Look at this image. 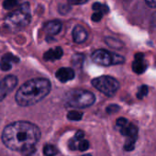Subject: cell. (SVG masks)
<instances>
[{"instance_id":"cell-3","label":"cell","mask_w":156,"mask_h":156,"mask_svg":"<svg viewBox=\"0 0 156 156\" xmlns=\"http://www.w3.org/2000/svg\"><path fill=\"white\" fill-rule=\"evenodd\" d=\"M31 20L29 3H23L20 9L9 14L5 19V26L11 31H17L27 27Z\"/></svg>"},{"instance_id":"cell-2","label":"cell","mask_w":156,"mask_h":156,"mask_svg":"<svg viewBox=\"0 0 156 156\" xmlns=\"http://www.w3.org/2000/svg\"><path fill=\"white\" fill-rule=\"evenodd\" d=\"M51 82L45 78H34L24 83L16 93V102L21 107L33 106L49 95Z\"/></svg>"},{"instance_id":"cell-14","label":"cell","mask_w":156,"mask_h":156,"mask_svg":"<svg viewBox=\"0 0 156 156\" xmlns=\"http://www.w3.org/2000/svg\"><path fill=\"white\" fill-rule=\"evenodd\" d=\"M10 92H11V89L7 85L5 78H3V79L0 80V102H1L7 97V95L9 94Z\"/></svg>"},{"instance_id":"cell-18","label":"cell","mask_w":156,"mask_h":156,"mask_svg":"<svg viewBox=\"0 0 156 156\" xmlns=\"http://www.w3.org/2000/svg\"><path fill=\"white\" fill-rule=\"evenodd\" d=\"M18 2L19 0H5L3 3V7L6 9H11L18 5Z\"/></svg>"},{"instance_id":"cell-16","label":"cell","mask_w":156,"mask_h":156,"mask_svg":"<svg viewBox=\"0 0 156 156\" xmlns=\"http://www.w3.org/2000/svg\"><path fill=\"white\" fill-rule=\"evenodd\" d=\"M105 41H106V43H107L108 46H110V47H112V48H114V49H120V48L122 47V42H121L120 41H119L118 39L108 37V38H107Z\"/></svg>"},{"instance_id":"cell-19","label":"cell","mask_w":156,"mask_h":156,"mask_svg":"<svg viewBox=\"0 0 156 156\" xmlns=\"http://www.w3.org/2000/svg\"><path fill=\"white\" fill-rule=\"evenodd\" d=\"M89 148V142L87 140H81L79 142H78V146H77V150H79L81 151H85Z\"/></svg>"},{"instance_id":"cell-12","label":"cell","mask_w":156,"mask_h":156,"mask_svg":"<svg viewBox=\"0 0 156 156\" xmlns=\"http://www.w3.org/2000/svg\"><path fill=\"white\" fill-rule=\"evenodd\" d=\"M61 29H62V23L59 20L49 21L43 27V30L47 34L48 37L54 36V35L58 34L60 32Z\"/></svg>"},{"instance_id":"cell-5","label":"cell","mask_w":156,"mask_h":156,"mask_svg":"<svg viewBox=\"0 0 156 156\" xmlns=\"http://www.w3.org/2000/svg\"><path fill=\"white\" fill-rule=\"evenodd\" d=\"M116 125L119 130L120 131V133L124 135L125 137H127L124 149L128 151H132L134 149L135 142L138 138L137 127L134 124L129 122V120L124 118H119V119H117Z\"/></svg>"},{"instance_id":"cell-4","label":"cell","mask_w":156,"mask_h":156,"mask_svg":"<svg viewBox=\"0 0 156 156\" xmlns=\"http://www.w3.org/2000/svg\"><path fill=\"white\" fill-rule=\"evenodd\" d=\"M96 98L93 93L83 89L70 91L65 97L66 106L74 108H86L95 103Z\"/></svg>"},{"instance_id":"cell-28","label":"cell","mask_w":156,"mask_h":156,"mask_svg":"<svg viewBox=\"0 0 156 156\" xmlns=\"http://www.w3.org/2000/svg\"><path fill=\"white\" fill-rule=\"evenodd\" d=\"M85 156H90V155H85Z\"/></svg>"},{"instance_id":"cell-15","label":"cell","mask_w":156,"mask_h":156,"mask_svg":"<svg viewBox=\"0 0 156 156\" xmlns=\"http://www.w3.org/2000/svg\"><path fill=\"white\" fill-rule=\"evenodd\" d=\"M43 153L45 156H55L58 153V149L51 144H46L43 148Z\"/></svg>"},{"instance_id":"cell-6","label":"cell","mask_w":156,"mask_h":156,"mask_svg":"<svg viewBox=\"0 0 156 156\" xmlns=\"http://www.w3.org/2000/svg\"><path fill=\"white\" fill-rule=\"evenodd\" d=\"M92 85L98 91L103 93L108 97H111L116 94L119 88V84L114 77L104 75L97 77L92 81Z\"/></svg>"},{"instance_id":"cell-9","label":"cell","mask_w":156,"mask_h":156,"mask_svg":"<svg viewBox=\"0 0 156 156\" xmlns=\"http://www.w3.org/2000/svg\"><path fill=\"white\" fill-rule=\"evenodd\" d=\"M55 76L57 79L62 83H66L68 81H71L74 78V72L72 68L62 67L57 70Z\"/></svg>"},{"instance_id":"cell-8","label":"cell","mask_w":156,"mask_h":156,"mask_svg":"<svg viewBox=\"0 0 156 156\" xmlns=\"http://www.w3.org/2000/svg\"><path fill=\"white\" fill-rule=\"evenodd\" d=\"M147 67H148V64H147V62L144 58L143 53H140V52L137 53L135 55V59L132 62L133 72L138 73V74H140L146 71Z\"/></svg>"},{"instance_id":"cell-13","label":"cell","mask_w":156,"mask_h":156,"mask_svg":"<svg viewBox=\"0 0 156 156\" xmlns=\"http://www.w3.org/2000/svg\"><path fill=\"white\" fill-rule=\"evenodd\" d=\"M62 56V48L56 47L54 49H51V50L47 51L44 53L43 58L45 61H55V60H59Z\"/></svg>"},{"instance_id":"cell-7","label":"cell","mask_w":156,"mask_h":156,"mask_svg":"<svg viewBox=\"0 0 156 156\" xmlns=\"http://www.w3.org/2000/svg\"><path fill=\"white\" fill-rule=\"evenodd\" d=\"M92 60L97 64L102 66H110L121 64L125 62V58L119 54L109 52L106 50H98L93 52Z\"/></svg>"},{"instance_id":"cell-27","label":"cell","mask_w":156,"mask_h":156,"mask_svg":"<svg viewBox=\"0 0 156 156\" xmlns=\"http://www.w3.org/2000/svg\"><path fill=\"white\" fill-rule=\"evenodd\" d=\"M151 25L156 29V12L153 13V15L151 17Z\"/></svg>"},{"instance_id":"cell-23","label":"cell","mask_w":156,"mask_h":156,"mask_svg":"<svg viewBox=\"0 0 156 156\" xmlns=\"http://www.w3.org/2000/svg\"><path fill=\"white\" fill-rule=\"evenodd\" d=\"M119 109V106H117V105H111V106H109L107 108V111H108V113H115Z\"/></svg>"},{"instance_id":"cell-26","label":"cell","mask_w":156,"mask_h":156,"mask_svg":"<svg viewBox=\"0 0 156 156\" xmlns=\"http://www.w3.org/2000/svg\"><path fill=\"white\" fill-rule=\"evenodd\" d=\"M84 132L83 131H81V130H78L77 132H76V134H75V136H74V138L76 139V140H83L84 139Z\"/></svg>"},{"instance_id":"cell-22","label":"cell","mask_w":156,"mask_h":156,"mask_svg":"<svg viewBox=\"0 0 156 156\" xmlns=\"http://www.w3.org/2000/svg\"><path fill=\"white\" fill-rule=\"evenodd\" d=\"M103 15H104L103 13L98 12V11H96V12L93 14V16H92V20L95 21V22H98V21L102 19Z\"/></svg>"},{"instance_id":"cell-25","label":"cell","mask_w":156,"mask_h":156,"mask_svg":"<svg viewBox=\"0 0 156 156\" xmlns=\"http://www.w3.org/2000/svg\"><path fill=\"white\" fill-rule=\"evenodd\" d=\"M146 4L152 9H156V0H145Z\"/></svg>"},{"instance_id":"cell-21","label":"cell","mask_w":156,"mask_h":156,"mask_svg":"<svg viewBox=\"0 0 156 156\" xmlns=\"http://www.w3.org/2000/svg\"><path fill=\"white\" fill-rule=\"evenodd\" d=\"M147 94H148V87L146 86H142V87H140V89L138 91V94H137V97H138V98L141 99L145 96H147Z\"/></svg>"},{"instance_id":"cell-10","label":"cell","mask_w":156,"mask_h":156,"mask_svg":"<svg viewBox=\"0 0 156 156\" xmlns=\"http://www.w3.org/2000/svg\"><path fill=\"white\" fill-rule=\"evenodd\" d=\"M20 62V59L11 53L5 54L0 61V68L2 71H9L12 66Z\"/></svg>"},{"instance_id":"cell-11","label":"cell","mask_w":156,"mask_h":156,"mask_svg":"<svg viewBox=\"0 0 156 156\" xmlns=\"http://www.w3.org/2000/svg\"><path fill=\"white\" fill-rule=\"evenodd\" d=\"M88 33L81 25H76L73 30V39L75 43H83L87 41Z\"/></svg>"},{"instance_id":"cell-17","label":"cell","mask_w":156,"mask_h":156,"mask_svg":"<svg viewBox=\"0 0 156 156\" xmlns=\"http://www.w3.org/2000/svg\"><path fill=\"white\" fill-rule=\"evenodd\" d=\"M83 117V114L79 111H75V110H73V111H70L68 114H67V118L70 119V120H80Z\"/></svg>"},{"instance_id":"cell-24","label":"cell","mask_w":156,"mask_h":156,"mask_svg":"<svg viewBox=\"0 0 156 156\" xmlns=\"http://www.w3.org/2000/svg\"><path fill=\"white\" fill-rule=\"evenodd\" d=\"M68 1L69 3L73 4V5H82V4L87 3L88 0H68Z\"/></svg>"},{"instance_id":"cell-20","label":"cell","mask_w":156,"mask_h":156,"mask_svg":"<svg viewBox=\"0 0 156 156\" xmlns=\"http://www.w3.org/2000/svg\"><path fill=\"white\" fill-rule=\"evenodd\" d=\"M93 9H94L95 11H98V12H101V13H103V14H105L106 12L108 11V7H106V6H104V5H101V4H99V3L94 4V5H93Z\"/></svg>"},{"instance_id":"cell-1","label":"cell","mask_w":156,"mask_h":156,"mask_svg":"<svg viewBox=\"0 0 156 156\" xmlns=\"http://www.w3.org/2000/svg\"><path fill=\"white\" fill-rule=\"evenodd\" d=\"M40 129L29 121H16L8 125L2 133L3 143L10 150L29 156L35 151L40 140Z\"/></svg>"}]
</instances>
